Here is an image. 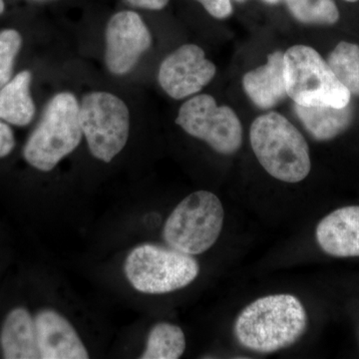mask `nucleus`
<instances>
[{
    "mask_svg": "<svg viewBox=\"0 0 359 359\" xmlns=\"http://www.w3.org/2000/svg\"><path fill=\"white\" fill-rule=\"evenodd\" d=\"M302 125L316 140L330 141L344 133L353 119L351 103L346 107L294 105Z\"/></svg>",
    "mask_w": 359,
    "mask_h": 359,
    "instance_id": "obj_16",
    "label": "nucleus"
},
{
    "mask_svg": "<svg viewBox=\"0 0 359 359\" xmlns=\"http://www.w3.org/2000/svg\"><path fill=\"white\" fill-rule=\"evenodd\" d=\"M37 346L42 359H86L89 353L74 327L51 309L35 316Z\"/></svg>",
    "mask_w": 359,
    "mask_h": 359,
    "instance_id": "obj_11",
    "label": "nucleus"
},
{
    "mask_svg": "<svg viewBox=\"0 0 359 359\" xmlns=\"http://www.w3.org/2000/svg\"><path fill=\"white\" fill-rule=\"evenodd\" d=\"M263 1L268 4H278L282 2L283 0H263Z\"/></svg>",
    "mask_w": 359,
    "mask_h": 359,
    "instance_id": "obj_24",
    "label": "nucleus"
},
{
    "mask_svg": "<svg viewBox=\"0 0 359 359\" xmlns=\"http://www.w3.org/2000/svg\"><path fill=\"white\" fill-rule=\"evenodd\" d=\"M80 125L93 157L110 163L128 142V106L109 92H91L80 104Z\"/></svg>",
    "mask_w": 359,
    "mask_h": 359,
    "instance_id": "obj_7",
    "label": "nucleus"
},
{
    "mask_svg": "<svg viewBox=\"0 0 359 359\" xmlns=\"http://www.w3.org/2000/svg\"><path fill=\"white\" fill-rule=\"evenodd\" d=\"M132 6L148 11H161L169 4L170 0H125Z\"/></svg>",
    "mask_w": 359,
    "mask_h": 359,
    "instance_id": "obj_23",
    "label": "nucleus"
},
{
    "mask_svg": "<svg viewBox=\"0 0 359 359\" xmlns=\"http://www.w3.org/2000/svg\"><path fill=\"white\" fill-rule=\"evenodd\" d=\"M224 219L221 200L208 191H198L182 201L168 217L163 237L172 249L197 256L216 244Z\"/></svg>",
    "mask_w": 359,
    "mask_h": 359,
    "instance_id": "obj_4",
    "label": "nucleus"
},
{
    "mask_svg": "<svg viewBox=\"0 0 359 359\" xmlns=\"http://www.w3.org/2000/svg\"><path fill=\"white\" fill-rule=\"evenodd\" d=\"M250 140L259 164L273 178L294 184L309 176L308 143L283 115L271 112L257 118L250 126Z\"/></svg>",
    "mask_w": 359,
    "mask_h": 359,
    "instance_id": "obj_2",
    "label": "nucleus"
},
{
    "mask_svg": "<svg viewBox=\"0 0 359 359\" xmlns=\"http://www.w3.org/2000/svg\"><path fill=\"white\" fill-rule=\"evenodd\" d=\"M0 344L4 358H40L35 321L27 309H14L7 314L1 328Z\"/></svg>",
    "mask_w": 359,
    "mask_h": 359,
    "instance_id": "obj_14",
    "label": "nucleus"
},
{
    "mask_svg": "<svg viewBox=\"0 0 359 359\" xmlns=\"http://www.w3.org/2000/svg\"><path fill=\"white\" fill-rule=\"evenodd\" d=\"M327 65L351 95L359 97V46L351 42L337 44L327 58Z\"/></svg>",
    "mask_w": 359,
    "mask_h": 359,
    "instance_id": "obj_18",
    "label": "nucleus"
},
{
    "mask_svg": "<svg viewBox=\"0 0 359 359\" xmlns=\"http://www.w3.org/2000/svg\"><path fill=\"white\" fill-rule=\"evenodd\" d=\"M287 93L302 106L346 107L351 94L344 86L327 61L306 45H294L283 54Z\"/></svg>",
    "mask_w": 359,
    "mask_h": 359,
    "instance_id": "obj_6",
    "label": "nucleus"
},
{
    "mask_svg": "<svg viewBox=\"0 0 359 359\" xmlns=\"http://www.w3.org/2000/svg\"><path fill=\"white\" fill-rule=\"evenodd\" d=\"M4 9H6V4H4V0H0V15L4 13Z\"/></svg>",
    "mask_w": 359,
    "mask_h": 359,
    "instance_id": "obj_25",
    "label": "nucleus"
},
{
    "mask_svg": "<svg viewBox=\"0 0 359 359\" xmlns=\"http://www.w3.org/2000/svg\"><path fill=\"white\" fill-rule=\"evenodd\" d=\"M32 82V72L23 70L0 88V119L18 127L30 124L36 112Z\"/></svg>",
    "mask_w": 359,
    "mask_h": 359,
    "instance_id": "obj_15",
    "label": "nucleus"
},
{
    "mask_svg": "<svg viewBox=\"0 0 359 359\" xmlns=\"http://www.w3.org/2000/svg\"><path fill=\"white\" fill-rule=\"evenodd\" d=\"M292 16L304 25H334L339 11L334 0H285Z\"/></svg>",
    "mask_w": 359,
    "mask_h": 359,
    "instance_id": "obj_19",
    "label": "nucleus"
},
{
    "mask_svg": "<svg viewBox=\"0 0 359 359\" xmlns=\"http://www.w3.org/2000/svg\"><path fill=\"white\" fill-rule=\"evenodd\" d=\"M316 241L332 257H359V205L330 212L318 224Z\"/></svg>",
    "mask_w": 359,
    "mask_h": 359,
    "instance_id": "obj_12",
    "label": "nucleus"
},
{
    "mask_svg": "<svg viewBox=\"0 0 359 359\" xmlns=\"http://www.w3.org/2000/svg\"><path fill=\"white\" fill-rule=\"evenodd\" d=\"M176 124L186 133L205 141L219 154L231 155L243 143V127L235 111L219 106L214 97L202 94L180 108Z\"/></svg>",
    "mask_w": 359,
    "mask_h": 359,
    "instance_id": "obj_8",
    "label": "nucleus"
},
{
    "mask_svg": "<svg viewBox=\"0 0 359 359\" xmlns=\"http://www.w3.org/2000/svg\"><path fill=\"white\" fill-rule=\"evenodd\" d=\"M105 39L106 66L114 75L129 73L152 45L147 25L138 13L130 11H120L110 18Z\"/></svg>",
    "mask_w": 359,
    "mask_h": 359,
    "instance_id": "obj_9",
    "label": "nucleus"
},
{
    "mask_svg": "<svg viewBox=\"0 0 359 359\" xmlns=\"http://www.w3.org/2000/svg\"><path fill=\"white\" fill-rule=\"evenodd\" d=\"M127 280L138 292L163 294L188 287L200 273L190 255L152 244L137 245L125 259Z\"/></svg>",
    "mask_w": 359,
    "mask_h": 359,
    "instance_id": "obj_5",
    "label": "nucleus"
},
{
    "mask_svg": "<svg viewBox=\"0 0 359 359\" xmlns=\"http://www.w3.org/2000/svg\"><path fill=\"white\" fill-rule=\"evenodd\" d=\"M235 1H237V2H245V0H235Z\"/></svg>",
    "mask_w": 359,
    "mask_h": 359,
    "instance_id": "obj_27",
    "label": "nucleus"
},
{
    "mask_svg": "<svg viewBox=\"0 0 359 359\" xmlns=\"http://www.w3.org/2000/svg\"><path fill=\"white\" fill-rule=\"evenodd\" d=\"M35 1H48V0H35Z\"/></svg>",
    "mask_w": 359,
    "mask_h": 359,
    "instance_id": "obj_28",
    "label": "nucleus"
},
{
    "mask_svg": "<svg viewBox=\"0 0 359 359\" xmlns=\"http://www.w3.org/2000/svg\"><path fill=\"white\" fill-rule=\"evenodd\" d=\"M15 147V138L8 123L0 119V159L6 157Z\"/></svg>",
    "mask_w": 359,
    "mask_h": 359,
    "instance_id": "obj_22",
    "label": "nucleus"
},
{
    "mask_svg": "<svg viewBox=\"0 0 359 359\" xmlns=\"http://www.w3.org/2000/svg\"><path fill=\"white\" fill-rule=\"evenodd\" d=\"M22 46V37L15 29L0 32V88L13 78L14 63Z\"/></svg>",
    "mask_w": 359,
    "mask_h": 359,
    "instance_id": "obj_20",
    "label": "nucleus"
},
{
    "mask_svg": "<svg viewBox=\"0 0 359 359\" xmlns=\"http://www.w3.org/2000/svg\"><path fill=\"white\" fill-rule=\"evenodd\" d=\"M216 72V66L205 58L201 47L185 44L161 63L158 81L168 95L181 100L200 92L212 81Z\"/></svg>",
    "mask_w": 359,
    "mask_h": 359,
    "instance_id": "obj_10",
    "label": "nucleus"
},
{
    "mask_svg": "<svg viewBox=\"0 0 359 359\" xmlns=\"http://www.w3.org/2000/svg\"><path fill=\"white\" fill-rule=\"evenodd\" d=\"M283 54L280 51L269 54L266 65L250 71L243 78L245 93L259 109H271L287 95Z\"/></svg>",
    "mask_w": 359,
    "mask_h": 359,
    "instance_id": "obj_13",
    "label": "nucleus"
},
{
    "mask_svg": "<svg viewBox=\"0 0 359 359\" xmlns=\"http://www.w3.org/2000/svg\"><path fill=\"white\" fill-rule=\"evenodd\" d=\"M212 18L224 20L233 13L231 0H197Z\"/></svg>",
    "mask_w": 359,
    "mask_h": 359,
    "instance_id": "obj_21",
    "label": "nucleus"
},
{
    "mask_svg": "<svg viewBox=\"0 0 359 359\" xmlns=\"http://www.w3.org/2000/svg\"><path fill=\"white\" fill-rule=\"evenodd\" d=\"M186 349V337L178 325L157 323L149 332L147 344L140 358L178 359Z\"/></svg>",
    "mask_w": 359,
    "mask_h": 359,
    "instance_id": "obj_17",
    "label": "nucleus"
},
{
    "mask_svg": "<svg viewBox=\"0 0 359 359\" xmlns=\"http://www.w3.org/2000/svg\"><path fill=\"white\" fill-rule=\"evenodd\" d=\"M347 2H358V0H346Z\"/></svg>",
    "mask_w": 359,
    "mask_h": 359,
    "instance_id": "obj_26",
    "label": "nucleus"
},
{
    "mask_svg": "<svg viewBox=\"0 0 359 359\" xmlns=\"http://www.w3.org/2000/svg\"><path fill=\"white\" fill-rule=\"evenodd\" d=\"M308 325L301 301L287 294L268 295L252 302L238 314L236 337L241 346L259 353H275L292 346Z\"/></svg>",
    "mask_w": 359,
    "mask_h": 359,
    "instance_id": "obj_1",
    "label": "nucleus"
},
{
    "mask_svg": "<svg viewBox=\"0 0 359 359\" xmlns=\"http://www.w3.org/2000/svg\"><path fill=\"white\" fill-rule=\"evenodd\" d=\"M80 105L70 92L56 94L26 142L23 156L30 166L49 172L81 143Z\"/></svg>",
    "mask_w": 359,
    "mask_h": 359,
    "instance_id": "obj_3",
    "label": "nucleus"
}]
</instances>
